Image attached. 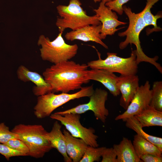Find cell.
Wrapping results in <instances>:
<instances>
[{
  "instance_id": "4",
  "label": "cell",
  "mask_w": 162,
  "mask_h": 162,
  "mask_svg": "<svg viewBox=\"0 0 162 162\" xmlns=\"http://www.w3.org/2000/svg\"><path fill=\"white\" fill-rule=\"evenodd\" d=\"M11 131L27 145L29 156L42 158L52 149L46 136L47 131L41 125L20 124L15 125Z\"/></svg>"
},
{
  "instance_id": "15",
  "label": "cell",
  "mask_w": 162,
  "mask_h": 162,
  "mask_svg": "<svg viewBox=\"0 0 162 162\" xmlns=\"http://www.w3.org/2000/svg\"><path fill=\"white\" fill-rule=\"evenodd\" d=\"M117 77L114 73L102 69L87 70L86 75L87 80L102 84L114 97L118 96L120 93L116 85Z\"/></svg>"
},
{
  "instance_id": "13",
  "label": "cell",
  "mask_w": 162,
  "mask_h": 162,
  "mask_svg": "<svg viewBox=\"0 0 162 162\" xmlns=\"http://www.w3.org/2000/svg\"><path fill=\"white\" fill-rule=\"evenodd\" d=\"M17 75L20 80L24 82L31 81L35 85L33 91L36 96H39L52 92L51 86L44 78L37 72L30 71L23 65L18 68Z\"/></svg>"
},
{
  "instance_id": "30",
  "label": "cell",
  "mask_w": 162,
  "mask_h": 162,
  "mask_svg": "<svg viewBox=\"0 0 162 162\" xmlns=\"http://www.w3.org/2000/svg\"><path fill=\"white\" fill-rule=\"evenodd\" d=\"M142 162H162V156L152 154H143L140 158Z\"/></svg>"
},
{
  "instance_id": "22",
  "label": "cell",
  "mask_w": 162,
  "mask_h": 162,
  "mask_svg": "<svg viewBox=\"0 0 162 162\" xmlns=\"http://www.w3.org/2000/svg\"><path fill=\"white\" fill-rule=\"evenodd\" d=\"M125 122L127 128L133 130L137 133V134L155 145L162 151L161 138L150 135L145 132L139 121L134 116L127 118Z\"/></svg>"
},
{
  "instance_id": "16",
  "label": "cell",
  "mask_w": 162,
  "mask_h": 162,
  "mask_svg": "<svg viewBox=\"0 0 162 162\" xmlns=\"http://www.w3.org/2000/svg\"><path fill=\"white\" fill-rule=\"evenodd\" d=\"M66 142L67 153L72 162H79L88 145L82 139L73 136L66 129L63 132Z\"/></svg>"
},
{
  "instance_id": "18",
  "label": "cell",
  "mask_w": 162,
  "mask_h": 162,
  "mask_svg": "<svg viewBox=\"0 0 162 162\" xmlns=\"http://www.w3.org/2000/svg\"><path fill=\"white\" fill-rule=\"evenodd\" d=\"M116 155V162H142L137 156L132 143L127 138L123 137L118 144L113 145Z\"/></svg>"
},
{
  "instance_id": "29",
  "label": "cell",
  "mask_w": 162,
  "mask_h": 162,
  "mask_svg": "<svg viewBox=\"0 0 162 162\" xmlns=\"http://www.w3.org/2000/svg\"><path fill=\"white\" fill-rule=\"evenodd\" d=\"M101 157V162H116V155L113 147H106L102 152Z\"/></svg>"
},
{
  "instance_id": "21",
  "label": "cell",
  "mask_w": 162,
  "mask_h": 162,
  "mask_svg": "<svg viewBox=\"0 0 162 162\" xmlns=\"http://www.w3.org/2000/svg\"><path fill=\"white\" fill-rule=\"evenodd\" d=\"M160 0H146V5L143 10L141 12L142 19L146 26L152 25L154 28L148 29L147 34H149L154 32H159L162 28L157 26L158 20L162 17L161 13H158L156 15H153L151 13V9L152 6Z\"/></svg>"
},
{
  "instance_id": "5",
  "label": "cell",
  "mask_w": 162,
  "mask_h": 162,
  "mask_svg": "<svg viewBox=\"0 0 162 162\" xmlns=\"http://www.w3.org/2000/svg\"><path fill=\"white\" fill-rule=\"evenodd\" d=\"M94 91L92 84L82 87L79 91L73 94L62 92L55 94L50 92L39 96L34 108V114L37 118H45L50 116L55 109L71 100L84 97H89Z\"/></svg>"
},
{
  "instance_id": "12",
  "label": "cell",
  "mask_w": 162,
  "mask_h": 162,
  "mask_svg": "<svg viewBox=\"0 0 162 162\" xmlns=\"http://www.w3.org/2000/svg\"><path fill=\"white\" fill-rule=\"evenodd\" d=\"M139 79L136 75L117 76L116 85L121 94L120 105L125 110L138 89Z\"/></svg>"
},
{
  "instance_id": "2",
  "label": "cell",
  "mask_w": 162,
  "mask_h": 162,
  "mask_svg": "<svg viewBox=\"0 0 162 162\" xmlns=\"http://www.w3.org/2000/svg\"><path fill=\"white\" fill-rule=\"evenodd\" d=\"M122 7L123 12L128 18L129 24L125 31L118 33L120 37L126 36L125 40L119 44V48L122 50L126 48L129 44H134L136 47V61L138 64L142 62L150 63L154 65L162 74V67L157 62L158 57L151 58L148 56L143 51L141 46L140 34L142 31L147 26L142 19L141 12L136 14L132 11L130 8L125 5Z\"/></svg>"
},
{
  "instance_id": "8",
  "label": "cell",
  "mask_w": 162,
  "mask_h": 162,
  "mask_svg": "<svg viewBox=\"0 0 162 162\" xmlns=\"http://www.w3.org/2000/svg\"><path fill=\"white\" fill-rule=\"evenodd\" d=\"M50 118L59 121L67 130L74 137L82 139L88 146L98 147V136L94 134L95 130L92 128H87L81 124L80 114L67 113L62 115L51 114Z\"/></svg>"
},
{
  "instance_id": "24",
  "label": "cell",
  "mask_w": 162,
  "mask_h": 162,
  "mask_svg": "<svg viewBox=\"0 0 162 162\" xmlns=\"http://www.w3.org/2000/svg\"><path fill=\"white\" fill-rule=\"evenodd\" d=\"M105 147H94L88 146L85 152L79 162L99 161Z\"/></svg>"
},
{
  "instance_id": "14",
  "label": "cell",
  "mask_w": 162,
  "mask_h": 162,
  "mask_svg": "<svg viewBox=\"0 0 162 162\" xmlns=\"http://www.w3.org/2000/svg\"><path fill=\"white\" fill-rule=\"evenodd\" d=\"M101 24L90 25L67 32L64 37L68 40H79L84 42L91 41L99 44L106 49L108 46L102 41L100 35Z\"/></svg>"
},
{
  "instance_id": "1",
  "label": "cell",
  "mask_w": 162,
  "mask_h": 162,
  "mask_svg": "<svg viewBox=\"0 0 162 162\" xmlns=\"http://www.w3.org/2000/svg\"><path fill=\"white\" fill-rule=\"evenodd\" d=\"M88 67L72 61L54 64L47 68L43 74L45 81L51 86L52 92L68 93L81 89L82 85L90 80L86 78Z\"/></svg>"
},
{
  "instance_id": "6",
  "label": "cell",
  "mask_w": 162,
  "mask_h": 162,
  "mask_svg": "<svg viewBox=\"0 0 162 162\" xmlns=\"http://www.w3.org/2000/svg\"><path fill=\"white\" fill-rule=\"evenodd\" d=\"M62 34L60 32L52 41L44 35L40 36L38 44L41 47L40 50L42 60L55 64L68 61L76 55L78 49L77 45L66 44Z\"/></svg>"
},
{
  "instance_id": "10",
  "label": "cell",
  "mask_w": 162,
  "mask_h": 162,
  "mask_svg": "<svg viewBox=\"0 0 162 162\" xmlns=\"http://www.w3.org/2000/svg\"><path fill=\"white\" fill-rule=\"evenodd\" d=\"M152 95L150 85L147 80L139 86L125 112L117 116L115 120L125 122L127 118L140 113L149 105Z\"/></svg>"
},
{
  "instance_id": "31",
  "label": "cell",
  "mask_w": 162,
  "mask_h": 162,
  "mask_svg": "<svg viewBox=\"0 0 162 162\" xmlns=\"http://www.w3.org/2000/svg\"><path fill=\"white\" fill-rule=\"evenodd\" d=\"M112 0H93L94 2L95 3H97V2H104L105 3L110 2Z\"/></svg>"
},
{
  "instance_id": "9",
  "label": "cell",
  "mask_w": 162,
  "mask_h": 162,
  "mask_svg": "<svg viewBox=\"0 0 162 162\" xmlns=\"http://www.w3.org/2000/svg\"><path fill=\"white\" fill-rule=\"evenodd\" d=\"M108 93L106 91L100 88H97L89 97L90 100L88 103L55 113L60 115L67 113L80 114L88 111H92L97 119L105 123L109 114V111L105 106V103L108 99Z\"/></svg>"
},
{
  "instance_id": "27",
  "label": "cell",
  "mask_w": 162,
  "mask_h": 162,
  "mask_svg": "<svg viewBox=\"0 0 162 162\" xmlns=\"http://www.w3.org/2000/svg\"><path fill=\"white\" fill-rule=\"evenodd\" d=\"M0 154L3 155L8 160L13 157L27 156L22 152L12 149L4 144H0Z\"/></svg>"
},
{
  "instance_id": "23",
  "label": "cell",
  "mask_w": 162,
  "mask_h": 162,
  "mask_svg": "<svg viewBox=\"0 0 162 162\" xmlns=\"http://www.w3.org/2000/svg\"><path fill=\"white\" fill-rule=\"evenodd\" d=\"M152 91V98L149 105L162 111V81L154 82Z\"/></svg>"
},
{
  "instance_id": "11",
  "label": "cell",
  "mask_w": 162,
  "mask_h": 162,
  "mask_svg": "<svg viewBox=\"0 0 162 162\" xmlns=\"http://www.w3.org/2000/svg\"><path fill=\"white\" fill-rule=\"evenodd\" d=\"M105 3L104 2H100L98 8L93 9L102 24L100 35L102 40L105 39L107 35H114L118 30L124 27L117 28L118 26L127 23L119 21L116 13L110 9Z\"/></svg>"
},
{
  "instance_id": "28",
  "label": "cell",
  "mask_w": 162,
  "mask_h": 162,
  "mask_svg": "<svg viewBox=\"0 0 162 162\" xmlns=\"http://www.w3.org/2000/svg\"><path fill=\"white\" fill-rule=\"evenodd\" d=\"M130 0H112L106 3L105 5L110 9L116 12L119 15H122L123 13V6Z\"/></svg>"
},
{
  "instance_id": "17",
  "label": "cell",
  "mask_w": 162,
  "mask_h": 162,
  "mask_svg": "<svg viewBox=\"0 0 162 162\" xmlns=\"http://www.w3.org/2000/svg\"><path fill=\"white\" fill-rule=\"evenodd\" d=\"M61 128L62 125L56 121L51 130L50 132H47L46 136L52 148L56 149L62 155L64 162H72L67 153L65 137L61 131Z\"/></svg>"
},
{
  "instance_id": "20",
  "label": "cell",
  "mask_w": 162,
  "mask_h": 162,
  "mask_svg": "<svg viewBox=\"0 0 162 162\" xmlns=\"http://www.w3.org/2000/svg\"><path fill=\"white\" fill-rule=\"evenodd\" d=\"M132 143L139 158L141 155L148 154L162 156V151L158 147L137 134L134 136Z\"/></svg>"
},
{
  "instance_id": "19",
  "label": "cell",
  "mask_w": 162,
  "mask_h": 162,
  "mask_svg": "<svg viewBox=\"0 0 162 162\" xmlns=\"http://www.w3.org/2000/svg\"><path fill=\"white\" fill-rule=\"evenodd\" d=\"M142 128L162 126V111L149 105L140 113L134 116Z\"/></svg>"
},
{
  "instance_id": "26",
  "label": "cell",
  "mask_w": 162,
  "mask_h": 162,
  "mask_svg": "<svg viewBox=\"0 0 162 162\" xmlns=\"http://www.w3.org/2000/svg\"><path fill=\"white\" fill-rule=\"evenodd\" d=\"M17 138L16 135L10 131L3 122L0 124V143L4 144L10 139Z\"/></svg>"
},
{
  "instance_id": "3",
  "label": "cell",
  "mask_w": 162,
  "mask_h": 162,
  "mask_svg": "<svg viewBox=\"0 0 162 162\" xmlns=\"http://www.w3.org/2000/svg\"><path fill=\"white\" fill-rule=\"evenodd\" d=\"M81 5L80 0H70L68 5H59L56 7L60 17L57 18L56 25L59 32L63 33L67 28L74 31L88 25L101 24L96 14L88 15Z\"/></svg>"
},
{
  "instance_id": "7",
  "label": "cell",
  "mask_w": 162,
  "mask_h": 162,
  "mask_svg": "<svg viewBox=\"0 0 162 162\" xmlns=\"http://www.w3.org/2000/svg\"><path fill=\"white\" fill-rule=\"evenodd\" d=\"M98 59L87 63L91 69H102L122 75H136L138 70V64L136 61V50H131L130 56L124 58L117 56V54L108 52L107 57L104 59L101 58L100 53L96 50Z\"/></svg>"
},
{
  "instance_id": "25",
  "label": "cell",
  "mask_w": 162,
  "mask_h": 162,
  "mask_svg": "<svg viewBox=\"0 0 162 162\" xmlns=\"http://www.w3.org/2000/svg\"><path fill=\"white\" fill-rule=\"evenodd\" d=\"M10 148L26 154L29 156V150L27 145L21 140L17 138L10 139L4 143Z\"/></svg>"
}]
</instances>
